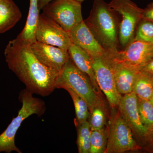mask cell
I'll return each mask as SVG.
<instances>
[{
  "instance_id": "cell-15",
  "label": "cell",
  "mask_w": 153,
  "mask_h": 153,
  "mask_svg": "<svg viewBox=\"0 0 153 153\" xmlns=\"http://www.w3.org/2000/svg\"><path fill=\"white\" fill-rule=\"evenodd\" d=\"M70 58L80 71L86 74L90 79L94 87L99 94L100 88L92 67V58L83 49L73 43L68 48Z\"/></svg>"
},
{
  "instance_id": "cell-22",
  "label": "cell",
  "mask_w": 153,
  "mask_h": 153,
  "mask_svg": "<svg viewBox=\"0 0 153 153\" xmlns=\"http://www.w3.org/2000/svg\"><path fill=\"white\" fill-rule=\"evenodd\" d=\"M137 106L141 120L148 131L153 127L152 105L149 100L137 97Z\"/></svg>"
},
{
  "instance_id": "cell-23",
  "label": "cell",
  "mask_w": 153,
  "mask_h": 153,
  "mask_svg": "<svg viewBox=\"0 0 153 153\" xmlns=\"http://www.w3.org/2000/svg\"><path fill=\"white\" fill-rule=\"evenodd\" d=\"M133 40L153 44V22L142 19L137 27Z\"/></svg>"
},
{
  "instance_id": "cell-13",
  "label": "cell",
  "mask_w": 153,
  "mask_h": 153,
  "mask_svg": "<svg viewBox=\"0 0 153 153\" xmlns=\"http://www.w3.org/2000/svg\"><path fill=\"white\" fill-rule=\"evenodd\" d=\"M119 110L132 131L144 139L148 130L142 123L137 106V97L133 91L125 94L119 104Z\"/></svg>"
},
{
  "instance_id": "cell-1",
  "label": "cell",
  "mask_w": 153,
  "mask_h": 153,
  "mask_svg": "<svg viewBox=\"0 0 153 153\" xmlns=\"http://www.w3.org/2000/svg\"><path fill=\"white\" fill-rule=\"evenodd\" d=\"M4 56L9 68L33 94L47 96L56 89L58 74L37 59L30 44L16 38L9 41Z\"/></svg>"
},
{
  "instance_id": "cell-9",
  "label": "cell",
  "mask_w": 153,
  "mask_h": 153,
  "mask_svg": "<svg viewBox=\"0 0 153 153\" xmlns=\"http://www.w3.org/2000/svg\"><path fill=\"white\" fill-rule=\"evenodd\" d=\"M108 51L115 62L140 71L153 58V44L133 40L123 50Z\"/></svg>"
},
{
  "instance_id": "cell-21",
  "label": "cell",
  "mask_w": 153,
  "mask_h": 153,
  "mask_svg": "<svg viewBox=\"0 0 153 153\" xmlns=\"http://www.w3.org/2000/svg\"><path fill=\"white\" fill-rule=\"evenodd\" d=\"M108 138V130L104 128L91 131L89 153H103L106 150Z\"/></svg>"
},
{
  "instance_id": "cell-25",
  "label": "cell",
  "mask_w": 153,
  "mask_h": 153,
  "mask_svg": "<svg viewBox=\"0 0 153 153\" xmlns=\"http://www.w3.org/2000/svg\"><path fill=\"white\" fill-rule=\"evenodd\" d=\"M142 19L153 22V2L149 3L143 9Z\"/></svg>"
},
{
  "instance_id": "cell-4",
  "label": "cell",
  "mask_w": 153,
  "mask_h": 153,
  "mask_svg": "<svg viewBox=\"0 0 153 153\" xmlns=\"http://www.w3.org/2000/svg\"><path fill=\"white\" fill-rule=\"evenodd\" d=\"M71 88L86 102L90 112L103 103L88 76L77 68L70 57L57 76L56 88Z\"/></svg>"
},
{
  "instance_id": "cell-27",
  "label": "cell",
  "mask_w": 153,
  "mask_h": 153,
  "mask_svg": "<svg viewBox=\"0 0 153 153\" xmlns=\"http://www.w3.org/2000/svg\"><path fill=\"white\" fill-rule=\"evenodd\" d=\"M141 71H145L153 75V58L143 67Z\"/></svg>"
},
{
  "instance_id": "cell-2",
  "label": "cell",
  "mask_w": 153,
  "mask_h": 153,
  "mask_svg": "<svg viewBox=\"0 0 153 153\" xmlns=\"http://www.w3.org/2000/svg\"><path fill=\"white\" fill-rule=\"evenodd\" d=\"M116 12L104 0H94L89 16L84 21L106 50H117L119 24Z\"/></svg>"
},
{
  "instance_id": "cell-5",
  "label": "cell",
  "mask_w": 153,
  "mask_h": 153,
  "mask_svg": "<svg viewBox=\"0 0 153 153\" xmlns=\"http://www.w3.org/2000/svg\"><path fill=\"white\" fill-rule=\"evenodd\" d=\"M108 5L121 16L119 41L122 47H126L133 40L138 25L143 19V9L131 0H111Z\"/></svg>"
},
{
  "instance_id": "cell-6",
  "label": "cell",
  "mask_w": 153,
  "mask_h": 153,
  "mask_svg": "<svg viewBox=\"0 0 153 153\" xmlns=\"http://www.w3.org/2000/svg\"><path fill=\"white\" fill-rule=\"evenodd\" d=\"M140 149L132 131L120 113L114 112L111 117L105 153H123Z\"/></svg>"
},
{
  "instance_id": "cell-17",
  "label": "cell",
  "mask_w": 153,
  "mask_h": 153,
  "mask_svg": "<svg viewBox=\"0 0 153 153\" xmlns=\"http://www.w3.org/2000/svg\"><path fill=\"white\" fill-rule=\"evenodd\" d=\"M39 11L38 0H30V7L26 24L16 38L30 44L36 42L35 33L40 15Z\"/></svg>"
},
{
  "instance_id": "cell-11",
  "label": "cell",
  "mask_w": 153,
  "mask_h": 153,
  "mask_svg": "<svg viewBox=\"0 0 153 153\" xmlns=\"http://www.w3.org/2000/svg\"><path fill=\"white\" fill-rule=\"evenodd\" d=\"M30 47L41 63L58 74L70 57L68 50L39 41L30 44Z\"/></svg>"
},
{
  "instance_id": "cell-28",
  "label": "cell",
  "mask_w": 153,
  "mask_h": 153,
  "mask_svg": "<svg viewBox=\"0 0 153 153\" xmlns=\"http://www.w3.org/2000/svg\"><path fill=\"white\" fill-rule=\"evenodd\" d=\"M54 0H38V7L39 10H42L47 5Z\"/></svg>"
},
{
  "instance_id": "cell-24",
  "label": "cell",
  "mask_w": 153,
  "mask_h": 153,
  "mask_svg": "<svg viewBox=\"0 0 153 153\" xmlns=\"http://www.w3.org/2000/svg\"><path fill=\"white\" fill-rule=\"evenodd\" d=\"M88 119L91 131L97 130L103 128L105 123L104 107L94 108L90 112Z\"/></svg>"
},
{
  "instance_id": "cell-20",
  "label": "cell",
  "mask_w": 153,
  "mask_h": 153,
  "mask_svg": "<svg viewBox=\"0 0 153 153\" xmlns=\"http://www.w3.org/2000/svg\"><path fill=\"white\" fill-rule=\"evenodd\" d=\"M77 145L79 153H89L90 149L91 130L88 121L78 123Z\"/></svg>"
},
{
  "instance_id": "cell-16",
  "label": "cell",
  "mask_w": 153,
  "mask_h": 153,
  "mask_svg": "<svg viewBox=\"0 0 153 153\" xmlns=\"http://www.w3.org/2000/svg\"><path fill=\"white\" fill-rule=\"evenodd\" d=\"M22 17V12L13 0H0V34L13 27Z\"/></svg>"
},
{
  "instance_id": "cell-26",
  "label": "cell",
  "mask_w": 153,
  "mask_h": 153,
  "mask_svg": "<svg viewBox=\"0 0 153 153\" xmlns=\"http://www.w3.org/2000/svg\"><path fill=\"white\" fill-rule=\"evenodd\" d=\"M144 139L146 142L147 150L153 152V127L148 130Z\"/></svg>"
},
{
  "instance_id": "cell-29",
  "label": "cell",
  "mask_w": 153,
  "mask_h": 153,
  "mask_svg": "<svg viewBox=\"0 0 153 153\" xmlns=\"http://www.w3.org/2000/svg\"><path fill=\"white\" fill-rule=\"evenodd\" d=\"M149 100L150 101L153 106V94L152 95V97H151L150 99Z\"/></svg>"
},
{
  "instance_id": "cell-3",
  "label": "cell",
  "mask_w": 153,
  "mask_h": 153,
  "mask_svg": "<svg viewBox=\"0 0 153 153\" xmlns=\"http://www.w3.org/2000/svg\"><path fill=\"white\" fill-rule=\"evenodd\" d=\"M33 94L26 88L19 94V100L22 102V107L17 116L13 118L5 130L0 134V153H10L13 151L22 153L15 144V137L18 129L22 122L30 116L36 114L41 116L44 114L46 110L45 102L33 97Z\"/></svg>"
},
{
  "instance_id": "cell-19",
  "label": "cell",
  "mask_w": 153,
  "mask_h": 153,
  "mask_svg": "<svg viewBox=\"0 0 153 153\" xmlns=\"http://www.w3.org/2000/svg\"><path fill=\"white\" fill-rule=\"evenodd\" d=\"M63 89L68 91L72 98L78 123H82L88 121L90 115V111L86 102L70 88L65 87L63 88Z\"/></svg>"
},
{
  "instance_id": "cell-7",
  "label": "cell",
  "mask_w": 153,
  "mask_h": 153,
  "mask_svg": "<svg viewBox=\"0 0 153 153\" xmlns=\"http://www.w3.org/2000/svg\"><path fill=\"white\" fill-rule=\"evenodd\" d=\"M92 67L97 84L106 96L110 106L112 108L117 107L122 96L116 87L112 57L109 52L106 50L101 57L92 58Z\"/></svg>"
},
{
  "instance_id": "cell-30",
  "label": "cell",
  "mask_w": 153,
  "mask_h": 153,
  "mask_svg": "<svg viewBox=\"0 0 153 153\" xmlns=\"http://www.w3.org/2000/svg\"><path fill=\"white\" fill-rule=\"evenodd\" d=\"M76 1H78L79 2L82 3L84 0H76Z\"/></svg>"
},
{
  "instance_id": "cell-18",
  "label": "cell",
  "mask_w": 153,
  "mask_h": 153,
  "mask_svg": "<svg viewBox=\"0 0 153 153\" xmlns=\"http://www.w3.org/2000/svg\"><path fill=\"white\" fill-rule=\"evenodd\" d=\"M133 91L137 97L149 100L153 94V75L144 71H139Z\"/></svg>"
},
{
  "instance_id": "cell-12",
  "label": "cell",
  "mask_w": 153,
  "mask_h": 153,
  "mask_svg": "<svg viewBox=\"0 0 153 153\" xmlns=\"http://www.w3.org/2000/svg\"><path fill=\"white\" fill-rule=\"evenodd\" d=\"M68 33L72 43L83 49L92 58L101 57L106 52L84 21Z\"/></svg>"
},
{
  "instance_id": "cell-14",
  "label": "cell",
  "mask_w": 153,
  "mask_h": 153,
  "mask_svg": "<svg viewBox=\"0 0 153 153\" xmlns=\"http://www.w3.org/2000/svg\"><path fill=\"white\" fill-rule=\"evenodd\" d=\"M112 60L115 83L117 91L120 94L124 95L132 92L135 79L139 71L115 62L112 58Z\"/></svg>"
},
{
  "instance_id": "cell-8",
  "label": "cell",
  "mask_w": 153,
  "mask_h": 153,
  "mask_svg": "<svg viewBox=\"0 0 153 153\" xmlns=\"http://www.w3.org/2000/svg\"><path fill=\"white\" fill-rule=\"evenodd\" d=\"M42 10L67 33L83 21L81 3L76 0H54Z\"/></svg>"
},
{
  "instance_id": "cell-10",
  "label": "cell",
  "mask_w": 153,
  "mask_h": 153,
  "mask_svg": "<svg viewBox=\"0 0 153 153\" xmlns=\"http://www.w3.org/2000/svg\"><path fill=\"white\" fill-rule=\"evenodd\" d=\"M35 37L36 41L66 50L72 43L68 33L44 13L39 15Z\"/></svg>"
}]
</instances>
